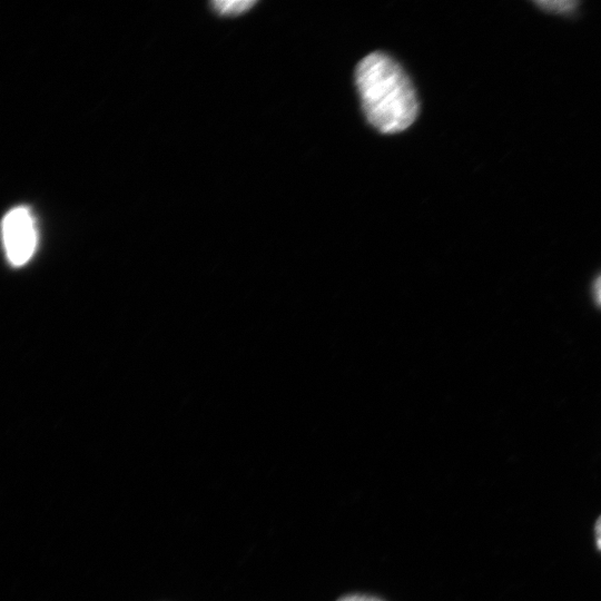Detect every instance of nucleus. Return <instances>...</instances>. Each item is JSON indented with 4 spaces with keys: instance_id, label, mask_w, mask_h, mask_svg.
I'll list each match as a JSON object with an SVG mask.
<instances>
[{
    "instance_id": "nucleus-6",
    "label": "nucleus",
    "mask_w": 601,
    "mask_h": 601,
    "mask_svg": "<svg viewBox=\"0 0 601 601\" xmlns=\"http://www.w3.org/2000/svg\"><path fill=\"white\" fill-rule=\"evenodd\" d=\"M593 296L595 302L601 306V275L594 282Z\"/></svg>"
},
{
    "instance_id": "nucleus-4",
    "label": "nucleus",
    "mask_w": 601,
    "mask_h": 601,
    "mask_svg": "<svg viewBox=\"0 0 601 601\" xmlns=\"http://www.w3.org/2000/svg\"><path fill=\"white\" fill-rule=\"evenodd\" d=\"M336 601H382V600L375 597L355 593V594L343 595Z\"/></svg>"
},
{
    "instance_id": "nucleus-2",
    "label": "nucleus",
    "mask_w": 601,
    "mask_h": 601,
    "mask_svg": "<svg viewBox=\"0 0 601 601\" xmlns=\"http://www.w3.org/2000/svg\"><path fill=\"white\" fill-rule=\"evenodd\" d=\"M2 237L9 262L14 266L24 265L37 247V229L27 207L9 210L2 220Z\"/></svg>"
},
{
    "instance_id": "nucleus-5",
    "label": "nucleus",
    "mask_w": 601,
    "mask_h": 601,
    "mask_svg": "<svg viewBox=\"0 0 601 601\" xmlns=\"http://www.w3.org/2000/svg\"><path fill=\"white\" fill-rule=\"evenodd\" d=\"M593 531L597 549L601 552V514L598 516L594 523Z\"/></svg>"
},
{
    "instance_id": "nucleus-1",
    "label": "nucleus",
    "mask_w": 601,
    "mask_h": 601,
    "mask_svg": "<svg viewBox=\"0 0 601 601\" xmlns=\"http://www.w3.org/2000/svg\"><path fill=\"white\" fill-rule=\"evenodd\" d=\"M355 81L370 124L384 134L408 128L417 117L415 89L403 68L383 52H372L356 67Z\"/></svg>"
},
{
    "instance_id": "nucleus-3",
    "label": "nucleus",
    "mask_w": 601,
    "mask_h": 601,
    "mask_svg": "<svg viewBox=\"0 0 601 601\" xmlns=\"http://www.w3.org/2000/svg\"><path fill=\"white\" fill-rule=\"evenodd\" d=\"M256 1L253 0H231V1H215L213 2V8L215 11L224 16H236L240 14L248 9H250Z\"/></svg>"
}]
</instances>
